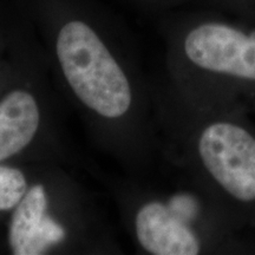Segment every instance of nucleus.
Masks as SVG:
<instances>
[{
  "label": "nucleus",
  "instance_id": "1",
  "mask_svg": "<svg viewBox=\"0 0 255 255\" xmlns=\"http://www.w3.org/2000/svg\"><path fill=\"white\" fill-rule=\"evenodd\" d=\"M171 100L174 137L195 182L255 234V121L197 108L175 90Z\"/></svg>",
  "mask_w": 255,
  "mask_h": 255
},
{
  "label": "nucleus",
  "instance_id": "2",
  "mask_svg": "<svg viewBox=\"0 0 255 255\" xmlns=\"http://www.w3.org/2000/svg\"><path fill=\"white\" fill-rule=\"evenodd\" d=\"M174 90L197 108L255 114V30L203 23L184 37Z\"/></svg>",
  "mask_w": 255,
  "mask_h": 255
},
{
  "label": "nucleus",
  "instance_id": "3",
  "mask_svg": "<svg viewBox=\"0 0 255 255\" xmlns=\"http://www.w3.org/2000/svg\"><path fill=\"white\" fill-rule=\"evenodd\" d=\"M56 52L60 69L76 97L98 116L123 117L132 104L124 70L92 28L69 21L59 31Z\"/></svg>",
  "mask_w": 255,
  "mask_h": 255
},
{
  "label": "nucleus",
  "instance_id": "4",
  "mask_svg": "<svg viewBox=\"0 0 255 255\" xmlns=\"http://www.w3.org/2000/svg\"><path fill=\"white\" fill-rule=\"evenodd\" d=\"M47 206L45 187L40 183L28 187L8 221L7 244L12 254H41L63 240L65 231L47 215Z\"/></svg>",
  "mask_w": 255,
  "mask_h": 255
},
{
  "label": "nucleus",
  "instance_id": "5",
  "mask_svg": "<svg viewBox=\"0 0 255 255\" xmlns=\"http://www.w3.org/2000/svg\"><path fill=\"white\" fill-rule=\"evenodd\" d=\"M40 126V109L31 91L13 88L0 96V163L20 154Z\"/></svg>",
  "mask_w": 255,
  "mask_h": 255
},
{
  "label": "nucleus",
  "instance_id": "6",
  "mask_svg": "<svg viewBox=\"0 0 255 255\" xmlns=\"http://www.w3.org/2000/svg\"><path fill=\"white\" fill-rule=\"evenodd\" d=\"M28 189L27 177L23 170L0 163V214L12 212Z\"/></svg>",
  "mask_w": 255,
  "mask_h": 255
}]
</instances>
